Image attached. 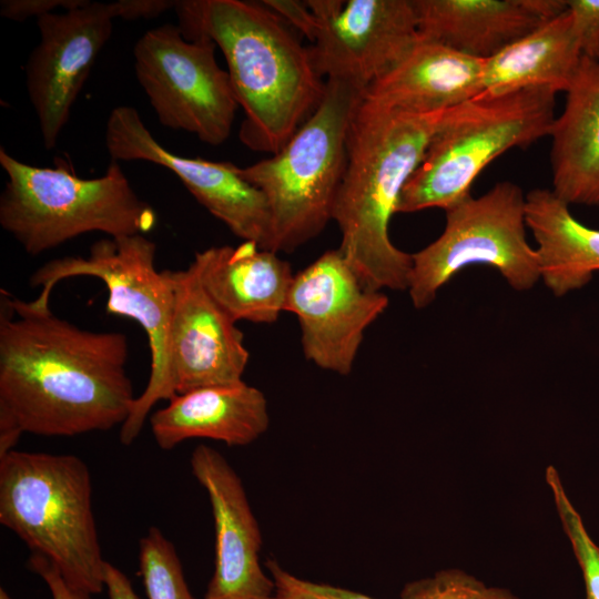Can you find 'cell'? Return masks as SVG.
Segmentation results:
<instances>
[{
  "instance_id": "obj_1",
  "label": "cell",
  "mask_w": 599,
  "mask_h": 599,
  "mask_svg": "<svg viewBox=\"0 0 599 599\" xmlns=\"http://www.w3.org/2000/svg\"><path fill=\"white\" fill-rule=\"evenodd\" d=\"M0 458L23 433L74 436L122 426L135 396L128 337L83 329L1 290Z\"/></svg>"
},
{
  "instance_id": "obj_2",
  "label": "cell",
  "mask_w": 599,
  "mask_h": 599,
  "mask_svg": "<svg viewBox=\"0 0 599 599\" xmlns=\"http://www.w3.org/2000/svg\"><path fill=\"white\" fill-rule=\"evenodd\" d=\"M189 40L211 39L222 51L238 105L240 140L277 153L319 104L325 82L290 26L263 2L176 1Z\"/></svg>"
},
{
  "instance_id": "obj_3",
  "label": "cell",
  "mask_w": 599,
  "mask_h": 599,
  "mask_svg": "<svg viewBox=\"0 0 599 599\" xmlns=\"http://www.w3.org/2000/svg\"><path fill=\"white\" fill-rule=\"evenodd\" d=\"M447 111L405 113L363 98L355 112L332 220L341 231L337 248L368 290L407 291L412 254L394 245L389 224Z\"/></svg>"
},
{
  "instance_id": "obj_4",
  "label": "cell",
  "mask_w": 599,
  "mask_h": 599,
  "mask_svg": "<svg viewBox=\"0 0 599 599\" xmlns=\"http://www.w3.org/2000/svg\"><path fill=\"white\" fill-rule=\"evenodd\" d=\"M87 465L73 455L11 450L0 458V522L64 581L90 596L104 585Z\"/></svg>"
},
{
  "instance_id": "obj_5",
  "label": "cell",
  "mask_w": 599,
  "mask_h": 599,
  "mask_svg": "<svg viewBox=\"0 0 599 599\" xmlns=\"http://www.w3.org/2000/svg\"><path fill=\"white\" fill-rule=\"evenodd\" d=\"M8 180L0 195V224L35 256L90 232L109 237L145 234L156 213L131 186L119 162L95 179H81L64 165L39 167L0 149Z\"/></svg>"
},
{
  "instance_id": "obj_6",
  "label": "cell",
  "mask_w": 599,
  "mask_h": 599,
  "mask_svg": "<svg viewBox=\"0 0 599 599\" xmlns=\"http://www.w3.org/2000/svg\"><path fill=\"white\" fill-rule=\"evenodd\" d=\"M363 98V89L326 79L319 104L287 143L271 158L240 167L267 200L270 251L293 252L332 220L351 124Z\"/></svg>"
},
{
  "instance_id": "obj_7",
  "label": "cell",
  "mask_w": 599,
  "mask_h": 599,
  "mask_svg": "<svg viewBox=\"0 0 599 599\" xmlns=\"http://www.w3.org/2000/svg\"><path fill=\"white\" fill-rule=\"evenodd\" d=\"M555 94L549 88H526L476 97L448 110L404 186L398 213L447 211L470 196L474 181L493 160L549 135Z\"/></svg>"
},
{
  "instance_id": "obj_8",
  "label": "cell",
  "mask_w": 599,
  "mask_h": 599,
  "mask_svg": "<svg viewBox=\"0 0 599 599\" xmlns=\"http://www.w3.org/2000/svg\"><path fill=\"white\" fill-rule=\"evenodd\" d=\"M156 245L144 234L102 238L89 255L54 258L33 272L30 285L40 287L29 302L38 311L50 308L54 286L67 278L91 276L108 291L106 313L135 321L144 331L151 354V372L144 390L133 403L120 429V440L130 445L140 435L152 407L174 397L170 379L169 348L174 290L169 270L155 266Z\"/></svg>"
},
{
  "instance_id": "obj_9",
  "label": "cell",
  "mask_w": 599,
  "mask_h": 599,
  "mask_svg": "<svg viewBox=\"0 0 599 599\" xmlns=\"http://www.w3.org/2000/svg\"><path fill=\"white\" fill-rule=\"evenodd\" d=\"M445 212L443 233L412 254L407 291L415 308L427 307L440 287L474 264L493 266L516 291L541 280L538 253L527 241L526 195L517 184L498 182Z\"/></svg>"
},
{
  "instance_id": "obj_10",
  "label": "cell",
  "mask_w": 599,
  "mask_h": 599,
  "mask_svg": "<svg viewBox=\"0 0 599 599\" xmlns=\"http://www.w3.org/2000/svg\"><path fill=\"white\" fill-rule=\"evenodd\" d=\"M206 37L186 39L179 26L148 30L133 49L135 77L159 122L217 146L232 131L240 106Z\"/></svg>"
},
{
  "instance_id": "obj_11",
  "label": "cell",
  "mask_w": 599,
  "mask_h": 599,
  "mask_svg": "<svg viewBox=\"0 0 599 599\" xmlns=\"http://www.w3.org/2000/svg\"><path fill=\"white\" fill-rule=\"evenodd\" d=\"M388 304L387 295L368 290L335 248L294 274L285 311L300 323L305 358L324 370L348 375L365 331Z\"/></svg>"
},
{
  "instance_id": "obj_12",
  "label": "cell",
  "mask_w": 599,
  "mask_h": 599,
  "mask_svg": "<svg viewBox=\"0 0 599 599\" xmlns=\"http://www.w3.org/2000/svg\"><path fill=\"white\" fill-rule=\"evenodd\" d=\"M318 28L308 47L326 79L364 91L393 70L419 40L413 0H307Z\"/></svg>"
},
{
  "instance_id": "obj_13",
  "label": "cell",
  "mask_w": 599,
  "mask_h": 599,
  "mask_svg": "<svg viewBox=\"0 0 599 599\" xmlns=\"http://www.w3.org/2000/svg\"><path fill=\"white\" fill-rule=\"evenodd\" d=\"M105 145L111 161H146L169 169L235 236L270 250L272 224L267 200L240 174V166L169 151L144 125L140 113L126 105L110 112Z\"/></svg>"
},
{
  "instance_id": "obj_14",
  "label": "cell",
  "mask_w": 599,
  "mask_h": 599,
  "mask_svg": "<svg viewBox=\"0 0 599 599\" xmlns=\"http://www.w3.org/2000/svg\"><path fill=\"white\" fill-rule=\"evenodd\" d=\"M115 19L110 3L82 6L35 19L39 43L26 64V87L43 145L55 146Z\"/></svg>"
},
{
  "instance_id": "obj_15",
  "label": "cell",
  "mask_w": 599,
  "mask_h": 599,
  "mask_svg": "<svg viewBox=\"0 0 599 599\" xmlns=\"http://www.w3.org/2000/svg\"><path fill=\"white\" fill-rule=\"evenodd\" d=\"M169 274L174 290L169 348L174 396L243 380L250 353L237 322L211 297L193 263Z\"/></svg>"
},
{
  "instance_id": "obj_16",
  "label": "cell",
  "mask_w": 599,
  "mask_h": 599,
  "mask_svg": "<svg viewBox=\"0 0 599 599\" xmlns=\"http://www.w3.org/2000/svg\"><path fill=\"white\" fill-rule=\"evenodd\" d=\"M190 464L209 495L215 526V569L204 599H278L260 564L263 538L238 475L207 445L195 447Z\"/></svg>"
},
{
  "instance_id": "obj_17",
  "label": "cell",
  "mask_w": 599,
  "mask_h": 599,
  "mask_svg": "<svg viewBox=\"0 0 599 599\" xmlns=\"http://www.w3.org/2000/svg\"><path fill=\"white\" fill-rule=\"evenodd\" d=\"M420 39L488 60L544 22L567 0H413Z\"/></svg>"
},
{
  "instance_id": "obj_18",
  "label": "cell",
  "mask_w": 599,
  "mask_h": 599,
  "mask_svg": "<svg viewBox=\"0 0 599 599\" xmlns=\"http://www.w3.org/2000/svg\"><path fill=\"white\" fill-rule=\"evenodd\" d=\"M485 60L420 39L406 58L364 91V100L414 114L454 109L483 90Z\"/></svg>"
},
{
  "instance_id": "obj_19",
  "label": "cell",
  "mask_w": 599,
  "mask_h": 599,
  "mask_svg": "<svg viewBox=\"0 0 599 599\" xmlns=\"http://www.w3.org/2000/svg\"><path fill=\"white\" fill-rule=\"evenodd\" d=\"M192 263L207 293L235 322L271 324L285 311L294 274L277 253L243 241L197 252Z\"/></svg>"
},
{
  "instance_id": "obj_20",
  "label": "cell",
  "mask_w": 599,
  "mask_h": 599,
  "mask_svg": "<svg viewBox=\"0 0 599 599\" xmlns=\"http://www.w3.org/2000/svg\"><path fill=\"white\" fill-rule=\"evenodd\" d=\"M158 446L169 450L191 438L245 446L270 426L267 400L244 380L177 394L150 417Z\"/></svg>"
},
{
  "instance_id": "obj_21",
  "label": "cell",
  "mask_w": 599,
  "mask_h": 599,
  "mask_svg": "<svg viewBox=\"0 0 599 599\" xmlns=\"http://www.w3.org/2000/svg\"><path fill=\"white\" fill-rule=\"evenodd\" d=\"M549 135L552 192L569 205L599 206V61L582 57Z\"/></svg>"
},
{
  "instance_id": "obj_22",
  "label": "cell",
  "mask_w": 599,
  "mask_h": 599,
  "mask_svg": "<svg viewBox=\"0 0 599 599\" xmlns=\"http://www.w3.org/2000/svg\"><path fill=\"white\" fill-rule=\"evenodd\" d=\"M581 59L567 9L485 60L483 90L478 97H497L536 87L566 92Z\"/></svg>"
},
{
  "instance_id": "obj_23",
  "label": "cell",
  "mask_w": 599,
  "mask_h": 599,
  "mask_svg": "<svg viewBox=\"0 0 599 599\" xmlns=\"http://www.w3.org/2000/svg\"><path fill=\"white\" fill-rule=\"evenodd\" d=\"M526 221L537 243L541 280L564 296L586 286L599 271V230L587 226L552 190L526 194Z\"/></svg>"
},
{
  "instance_id": "obj_24",
  "label": "cell",
  "mask_w": 599,
  "mask_h": 599,
  "mask_svg": "<svg viewBox=\"0 0 599 599\" xmlns=\"http://www.w3.org/2000/svg\"><path fill=\"white\" fill-rule=\"evenodd\" d=\"M278 599H374L362 592L313 582L285 570L275 559L266 561ZM400 599H520L507 588L488 586L475 576L447 568L434 576L408 582Z\"/></svg>"
},
{
  "instance_id": "obj_25",
  "label": "cell",
  "mask_w": 599,
  "mask_h": 599,
  "mask_svg": "<svg viewBox=\"0 0 599 599\" xmlns=\"http://www.w3.org/2000/svg\"><path fill=\"white\" fill-rule=\"evenodd\" d=\"M139 565L149 599H195L173 545L155 527L140 540Z\"/></svg>"
},
{
  "instance_id": "obj_26",
  "label": "cell",
  "mask_w": 599,
  "mask_h": 599,
  "mask_svg": "<svg viewBox=\"0 0 599 599\" xmlns=\"http://www.w3.org/2000/svg\"><path fill=\"white\" fill-rule=\"evenodd\" d=\"M545 478L582 573L585 599H599V546L589 536L581 516L569 499L558 470L548 466Z\"/></svg>"
},
{
  "instance_id": "obj_27",
  "label": "cell",
  "mask_w": 599,
  "mask_h": 599,
  "mask_svg": "<svg viewBox=\"0 0 599 599\" xmlns=\"http://www.w3.org/2000/svg\"><path fill=\"white\" fill-rule=\"evenodd\" d=\"M582 57L599 61V0H567Z\"/></svg>"
},
{
  "instance_id": "obj_28",
  "label": "cell",
  "mask_w": 599,
  "mask_h": 599,
  "mask_svg": "<svg viewBox=\"0 0 599 599\" xmlns=\"http://www.w3.org/2000/svg\"><path fill=\"white\" fill-rule=\"evenodd\" d=\"M87 0H2L0 2L1 17L23 22L29 18L38 19L41 16L55 12L62 8L70 10L82 6Z\"/></svg>"
},
{
  "instance_id": "obj_29",
  "label": "cell",
  "mask_w": 599,
  "mask_h": 599,
  "mask_svg": "<svg viewBox=\"0 0 599 599\" xmlns=\"http://www.w3.org/2000/svg\"><path fill=\"white\" fill-rule=\"evenodd\" d=\"M262 2L311 42L314 41L318 24L306 1L263 0Z\"/></svg>"
},
{
  "instance_id": "obj_30",
  "label": "cell",
  "mask_w": 599,
  "mask_h": 599,
  "mask_svg": "<svg viewBox=\"0 0 599 599\" xmlns=\"http://www.w3.org/2000/svg\"><path fill=\"white\" fill-rule=\"evenodd\" d=\"M29 568L44 580L52 599H91L90 595L72 589L45 557L32 552Z\"/></svg>"
},
{
  "instance_id": "obj_31",
  "label": "cell",
  "mask_w": 599,
  "mask_h": 599,
  "mask_svg": "<svg viewBox=\"0 0 599 599\" xmlns=\"http://www.w3.org/2000/svg\"><path fill=\"white\" fill-rule=\"evenodd\" d=\"M172 0H119L111 2L115 18L124 20L151 19L175 8Z\"/></svg>"
},
{
  "instance_id": "obj_32",
  "label": "cell",
  "mask_w": 599,
  "mask_h": 599,
  "mask_svg": "<svg viewBox=\"0 0 599 599\" xmlns=\"http://www.w3.org/2000/svg\"><path fill=\"white\" fill-rule=\"evenodd\" d=\"M104 585L109 599H140L128 577L108 561L104 567Z\"/></svg>"
},
{
  "instance_id": "obj_33",
  "label": "cell",
  "mask_w": 599,
  "mask_h": 599,
  "mask_svg": "<svg viewBox=\"0 0 599 599\" xmlns=\"http://www.w3.org/2000/svg\"><path fill=\"white\" fill-rule=\"evenodd\" d=\"M0 599H13V598H11L10 595L3 588H0Z\"/></svg>"
}]
</instances>
